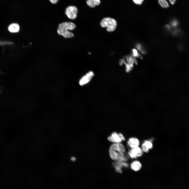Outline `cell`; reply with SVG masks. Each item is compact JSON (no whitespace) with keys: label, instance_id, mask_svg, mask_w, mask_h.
<instances>
[{"label":"cell","instance_id":"cell-8","mask_svg":"<svg viewBox=\"0 0 189 189\" xmlns=\"http://www.w3.org/2000/svg\"><path fill=\"white\" fill-rule=\"evenodd\" d=\"M113 165L116 171L119 173L122 172V168L123 167H127L128 166L127 163L122 161H117L114 162Z\"/></svg>","mask_w":189,"mask_h":189},{"label":"cell","instance_id":"cell-6","mask_svg":"<svg viewBox=\"0 0 189 189\" xmlns=\"http://www.w3.org/2000/svg\"><path fill=\"white\" fill-rule=\"evenodd\" d=\"M108 140L114 143H120L125 140L124 136L120 133H118L116 132H113L107 138Z\"/></svg>","mask_w":189,"mask_h":189},{"label":"cell","instance_id":"cell-2","mask_svg":"<svg viewBox=\"0 0 189 189\" xmlns=\"http://www.w3.org/2000/svg\"><path fill=\"white\" fill-rule=\"evenodd\" d=\"M76 27L75 25L72 22H63L59 24L57 32L58 34L64 38H72L74 36V35L69 30H73Z\"/></svg>","mask_w":189,"mask_h":189},{"label":"cell","instance_id":"cell-10","mask_svg":"<svg viewBox=\"0 0 189 189\" xmlns=\"http://www.w3.org/2000/svg\"><path fill=\"white\" fill-rule=\"evenodd\" d=\"M127 143L129 146L132 149L138 147L139 142L136 138H132L128 140Z\"/></svg>","mask_w":189,"mask_h":189},{"label":"cell","instance_id":"cell-4","mask_svg":"<svg viewBox=\"0 0 189 189\" xmlns=\"http://www.w3.org/2000/svg\"><path fill=\"white\" fill-rule=\"evenodd\" d=\"M94 76L93 72L89 71L80 78L78 81V84L81 86H83L90 82Z\"/></svg>","mask_w":189,"mask_h":189},{"label":"cell","instance_id":"cell-16","mask_svg":"<svg viewBox=\"0 0 189 189\" xmlns=\"http://www.w3.org/2000/svg\"><path fill=\"white\" fill-rule=\"evenodd\" d=\"M59 0H49L50 2L53 4H56Z\"/></svg>","mask_w":189,"mask_h":189},{"label":"cell","instance_id":"cell-1","mask_svg":"<svg viewBox=\"0 0 189 189\" xmlns=\"http://www.w3.org/2000/svg\"><path fill=\"white\" fill-rule=\"evenodd\" d=\"M109 154L111 158L116 161H124L126 159L124 156L125 149L120 143H114L110 146Z\"/></svg>","mask_w":189,"mask_h":189},{"label":"cell","instance_id":"cell-15","mask_svg":"<svg viewBox=\"0 0 189 189\" xmlns=\"http://www.w3.org/2000/svg\"><path fill=\"white\" fill-rule=\"evenodd\" d=\"M144 0H132L134 3L138 5H141L143 2Z\"/></svg>","mask_w":189,"mask_h":189},{"label":"cell","instance_id":"cell-17","mask_svg":"<svg viewBox=\"0 0 189 189\" xmlns=\"http://www.w3.org/2000/svg\"><path fill=\"white\" fill-rule=\"evenodd\" d=\"M71 160H72L73 161H75L76 160V158L75 157H72L71 159Z\"/></svg>","mask_w":189,"mask_h":189},{"label":"cell","instance_id":"cell-7","mask_svg":"<svg viewBox=\"0 0 189 189\" xmlns=\"http://www.w3.org/2000/svg\"><path fill=\"white\" fill-rule=\"evenodd\" d=\"M143 154V150L139 146L132 148L129 152V156L132 159H135L141 156Z\"/></svg>","mask_w":189,"mask_h":189},{"label":"cell","instance_id":"cell-11","mask_svg":"<svg viewBox=\"0 0 189 189\" xmlns=\"http://www.w3.org/2000/svg\"><path fill=\"white\" fill-rule=\"evenodd\" d=\"M153 146V144L150 141H145L142 145V149L143 151L147 153L149 151L150 149H152Z\"/></svg>","mask_w":189,"mask_h":189},{"label":"cell","instance_id":"cell-13","mask_svg":"<svg viewBox=\"0 0 189 189\" xmlns=\"http://www.w3.org/2000/svg\"><path fill=\"white\" fill-rule=\"evenodd\" d=\"M130 168L135 171H138L140 170L141 165V163L138 161H135L132 162L130 164Z\"/></svg>","mask_w":189,"mask_h":189},{"label":"cell","instance_id":"cell-9","mask_svg":"<svg viewBox=\"0 0 189 189\" xmlns=\"http://www.w3.org/2000/svg\"><path fill=\"white\" fill-rule=\"evenodd\" d=\"M172 5H174L175 3L176 0H158V4L162 8H168L169 5L168 2Z\"/></svg>","mask_w":189,"mask_h":189},{"label":"cell","instance_id":"cell-5","mask_svg":"<svg viewBox=\"0 0 189 189\" xmlns=\"http://www.w3.org/2000/svg\"><path fill=\"white\" fill-rule=\"evenodd\" d=\"M77 12V9L74 6H69L65 10L66 15L69 18L71 19H74L76 18Z\"/></svg>","mask_w":189,"mask_h":189},{"label":"cell","instance_id":"cell-3","mask_svg":"<svg viewBox=\"0 0 189 189\" xmlns=\"http://www.w3.org/2000/svg\"><path fill=\"white\" fill-rule=\"evenodd\" d=\"M100 24L102 27L106 28L107 31L112 32L114 31L116 29L117 22L113 18L106 17L102 20Z\"/></svg>","mask_w":189,"mask_h":189},{"label":"cell","instance_id":"cell-12","mask_svg":"<svg viewBox=\"0 0 189 189\" xmlns=\"http://www.w3.org/2000/svg\"><path fill=\"white\" fill-rule=\"evenodd\" d=\"M9 31L12 33H16L18 32L20 30L19 25L17 23H13L8 27Z\"/></svg>","mask_w":189,"mask_h":189},{"label":"cell","instance_id":"cell-14","mask_svg":"<svg viewBox=\"0 0 189 189\" xmlns=\"http://www.w3.org/2000/svg\"><path fill=\"white\" fill-rule=\"evenodd\" d=\"M86 3L90 7L93 8L96 5L98 6L101 3L100 0H87Z\"/></svg>","mask_w":189,"mask_h":189}]
</instances>
